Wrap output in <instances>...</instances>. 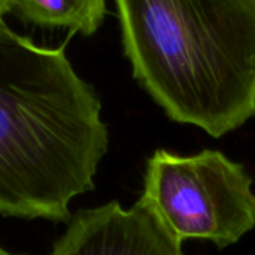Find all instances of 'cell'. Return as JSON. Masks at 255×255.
<instances>
[{
	"instance_id": "cell-6",
	"label": "cell",
	"mask_w": 255,
	"mask_h": 255,
	"mask_svg": "<svg viewBox=\"0 0 255 255\" xmlns=\"http://www.w3.org/2000/svg\"><path fill=\"white\" fill-rule=\"evenodd\" d=\"M11 11V0H0V21L3 20V15Z\"/></svg>"
},
{
	"instance_id": "cell-7",
	"label": "cell",
	"mask_w": 255,
	"mask_h": 255,
	"mask_svg": "<svg viewBox=\"0 0 255 255\" xmlns=\"http://www.w3.org/2000/svg\"><path fill=\"white\" fill-rule=\"evenodd\" d=\"M0 255H17V254H12V252H9V251H6V249H3L2 246H0Z\"/></svg>"
},
{
	"instance_id": "cell-3",
	"label": "cell",
	"mask_w": 255,
	"mask_h": 255,
	"mask_svg": "<svg viewBox=\"0 0 255 255\" xmlns=\"http://www.w3.org/2000/svg\"><path fill=\"white\" fill-rule=\"evenodd\" d=\"M141 197L182 242L206 239L224 248L255 227L252 179L218 150L191 156L156 150Z\"/></svg>"
},
{
	"instance_id": "cell-2",
	"label": "cell",
	"mask_w": 255,
	"mask_h": 255,
	"mask_svg": "<svg viewBox=\"0 0 255 255\" xmlns=\"http://www.w3.org/2000/svg\"><path fill=\"white\" fill-rule=\"evenodd\" d=\"M135 80L215 138L255 116V0H114Z\"/></svg>"
},
{
	"instance_id": "cell-1",
	"label": "cell",
	"mask_w": 255,
	"mask_h": 255,
	"mask_svg": "<svg viewBox=\"0 0 255 255\" xmlns=\"http://www.w3.org/2000/svg\"><path fill=\"white\" fill-rule=\"evenodd\" d=\"M107 149L99 98L65 45H36L0 21V215L71 221Z\"/></svg>"
},
{
	"instance_id": "cell-4",
	"label": "cell",
	"mask_w": 255,
	"mask_h": 255,
	"mask_svg": "<svg viewBox=\"0 0 255 255\" xmlns=\"http://www.w3.org/2000/svg\"><path fill=\"white\" fill-rule=\"evenodd\" d=\"M50 255H185L182 240L140 197L131 207L117 201L78 210Z\"/></svg>"
},
{
	"instance_id": "cell-5",
	"label": "cell",
	"mask_w": 255,
	"mask_h": 255,
	"mask_svg": "<svg viewBox=\"0 0 255 255\" xmlns=\"http://www.w3.org/2000/svg\"><path fill=\"white\" fill-rule=\"evenodd\" d=\"M9 12L24 23L89 36L104 21L107 0H11Z\"/></svg>"
}]
</instances>
